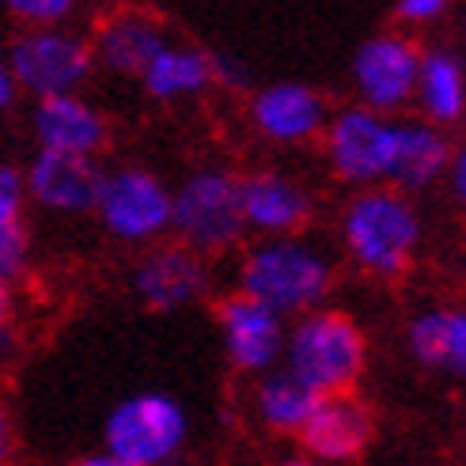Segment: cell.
I'll use <instances>...</instances> for the list:
<instances>
[{
    "label": "cell",
    "instance_id": "cell-22",
    "mask_svg": "<svg viewBox=\"0 0 466 466\" xmlns=\"http://www.w3.org/2000/svg\"><path fill=\"white\" fill-rule=\"evenodd\" d=\"M319 402V394L308 390L296 376H289L285 368H273L266 376L254 380L250 387V417L254 425L269 436L296 440L299 429L308 425V417Z\"/></svg>",
    "mask_w": 466,
    "mask_h": 466
},
{
    "label": "cell",
    "instance_id": "cell-32",
    "mask_svg": "<svg viewBox=\"0 0 466 466\" xmlns=\"http://www.w3.org/2000/svg\"><path fill=\"white\" fill-rule=\"evenodd\" d=\"M12 315H15V289L0 285V334L12 326Z\"/></svg>",
    "mask_w": 466,
    "mask_h": 466
},
{
    "label": "cell",
    "instance_id": "cell-16",
    "mask_svg": "<svg viewBox=\"0 0 466 466\" xmlns=\"http://www.w3.org/2000/svg\"><path fill=\"white\" fill-rule=\"evenodd\" d=\"M99 178H103V167L96 159L54 156V152H35L31 163L23 167L27 201H35L42 213H54V217H91Z\"/></svg>",
    "mask_w": 466,
    "mask_h": 466
},
{
    "label": "cell",
    "instance_id": "cell-17",
    "mask_svg": "<svg viewBox=\"0 0 466 466\" xmlns=\"http://www.w3.org/2000/svg\"><path fill=\"white\" fill-rule=\"evenodd\" d=\"M87 42H91V61L99 68H106L110 76L137 80L148 68V61L171 42V35L152 12L118 8L99 23Z\"/></svg>",
    "mask_w": 466,
    "mask_h": 466
},
{
    "label": "cell",
    "instance_id": "cell-5",
    "mask_svg": "<svg viewBox=\"0 0 466 466\" xmlns=\"http://www.w3.org/2000/svg\"><path fill=\"white\" fill-rule=\"evenodd\" d=\"M186 444L190 410L171 390H133L103 421V448L133 466H171Z\"/></svg>",
    "mask_w": 466,
    "mask_h": 466
},
{
    "label": "cell",
    "instance_id": "cell-6",
    "mask_svg": "<svg viewBox=\"0 0 466 466\" xmlns=\"http://www.w3.org/2000/svg\"><path fill=\"white\" fill-rule=\"evenodd\" d=\"M91 217L114 243L156 247L171 236V186L141 163L103 171Z\"/></svg>",
    "mask_w": 466,
    "mask_h": 466
},
{
    "label": "cell",
    "instance_id": "cell-29",
    "mask_svg": "<svg viewBox=\"0 0 466 466\" xmlns=\"http://www.w3.org/2000/svg\"><path fill=\"white\" fill-rule=\"evenodd\" d=\"M19 103V87H15V76H12V65H8V50L0 42V114L12 110Z\"/></svg>",
    "mask_w": 466,
    "mask_h": 466
},
{
    "label": "cell",
    "instance_id": "cell-4",
    "mask_svg": "<svg viewBox=\"0 0 466 466\" xmlns=\"http://www.w3.org/2000/svg\"><path fill=\"white\" fill-rule=\"evenodd\" d=\"M171 236L201 258L239 250L247 224L239 213V175L224 167H194L171 186Z\"/></svg>",
    "mask_w": 466,
    "mask_h": 466
},
{
    "label": "cell",
    "instance_id": "cell-13",
    "mask_svg": "<svg viewBox=\"0 0 466 466\" xmlns=\"http://www.w3.org/2000/svg\"><path fill=\"white\" fill-rule=\"evenodd\" d=\"M239 213L247 236L258 239H285L304 236L315 220V194L304 178L281 167H262L239 175Z\"/></svg>",
    "mask_w": 466,
    "mask_h": 466
},
{
    "label": "cell",
    "instance_id": "cell-30",
    "mask_svg": "<svg viewBox=\"0 0 466 466\" xmlns=\"http://www.w3.org/2000/svg\"><path fill=\"white\" fill-rule=\"evenodd\" d=\"M15 455V421L8 410H0V466H8Z\"/></svg>",
    "mask_w": 466,
    "mask_h": 466
},
{
    "label": "cell",
    "instance_id": "cell-19",
    "mask_svg": "<svg viewBox=\"0 0 466 466\" xmlns=\"http://www.w3.org/2000/svg\"><path fill=\"white\" fill-rule=\"evenodd\" d=\"M406 353L432 376H466V311L459 304H432L406 322Z\"/></svg>",
    "mask_w": 466,
    "mask_h": 466
},
{
    "label": "cell",
    "instance_id": "cell-31",
    "mask_svg": "<svg viewBox=\"0 0 466 466\" xmlns=\"http://www.w3.org/2000/svg\"><path fill=\"white\" fill-rule=\"evenodd\" d=\"M73 466H133V462H126V459H118L114 451H106V448H96V451H87V455H80Z\"/></svg>",
    "mask_w": 466,
    "mask_h": 466
},
{
    "label": "cell",
    "instance_id": "cell-23",
    "mask_svg": "<svg viewBox=\"0 0 466 466\" xmlns=\"http://www.w3.org/2000/svg\"><path fill=\"white\" fill-rule=\"evenodd\" d=\"M80 0H5V12L19 23V31L38 27H68Z\"/></svg>",
    "mask_w": 466,
    "mask_h": 466
},
{
    "label": "cell",
    "instance_id": "cell-12",
    "mask_svg": "<svg viewBox=\"0 0 466 466\" xmlns=\"http://www.w3.org/2000/svg\"><path fill=\"white\" fill-rule=\"evenodd\" d=\"M247 118L250 129L273 148H308L322 137L326 118H330V103L311 84L277 80L250 91Z\"/></svg>",
    "mask_w": 466,
    "mask_h": 466
},
{
    "label": "cell",
    "instance_id": "cell-8",
    "mask_svg": "<svg viewBox=\"0 0 466 466\" xmlns=\"http://www.w3.org/2000/svg\"><path fill=\"white\" fill-rule=\"evenodd\" d=\"M319 145L330 175L349 190L387 186L394 163V118L368 110L360 103H345L330 110Z\"/></svg>",
    "mask_w": 466,
    "mask_h": 466
},
{
    "label": "cell",
    "instance_id": "cell-14",
    "mask_svg": "<svg viewBox=\"0 0 466 466\" xmlns=\"http://www.w3.org/2000/svg\"><path fill=\"white\" fill-rule=\"evenodd\" d=\"M376 440V413L357 390L326 394L315 402L308 425L299 429L296 444L299 455H308L322 466H353Z\"/></svg>",
    "mask_w": 466,
    "mask_h": 466
},
{
    "label": "cell",
    "instance_id": "cell-2",
    "mask_svg": "<svg viewBox=\"0 0 466 466\" xmlns=\"http://www.w3.org/2000/svg\"><path fill=\"white\" fill-rule=\"evenodd\" d=\"M334 281V254L308 236L258 239L239 254L236 266V292L258 299L285 322L330 304Z\"/></svg>",
    "mask_w": 466,
    "mask_h": 466
},
{
    "label": "cell",
    "instance_id": "cell-18",
    "mask_svg": "<svg viewBox=\"0 0 466 466\" xmlns=\"http://www.w3.org/2000/svg\"><path fill=\"white\" fill-rule=\"evenodd\" d=\"M455 156V141L448 129H436L417 114L394 118V163L387 186L402 190L410 198L432 190L444 182V171Z\"/></svg>",
    "mask_w": 466,
    "mask_h": 466
},
{
    "label": "cell",
    "instance_id": "cell-7",
    "mask_svg": "<svg viewBox=\"0 0 466 466\" xmlns=\"http://www.w3.org/2000/svg\"><path fill=\"white\" fill-rule=\"evenodd\" d=\"M8 65L19 87V99H57V96H80L84 84L96 73L91 61V42L73 27H38V31H15L5 42Z\"/></svg>",
    "mask_w": 466,
    "mask_h": 466
},
{
    "label": "cell",
    "instance_id": "cell-11",
    "mask_svg": "<svg viewBox=\"0 0 466 466\" xmlns=\"http://www.w3.org/2000/svg\"><path fill=\"white\" fill-rule=\"evenodd\" d=\"M285 330L289 322L281 315L243 292H228L217 304V334L224 360L247 380H258L266 371L281 368Z\"/></svg>",
    "mask_w": 466,
    "mask_h": 466
},
{
    "label": "cell",
    "instance_id": "cell-26",
    "mask_svg": "<svg viewBox=\"0 0 466 466\" xmlns=\"http://www.w3.org/2000/svg\"><path fill=\"white\" fill-rule=\"evenodd\" d=\"M23 213H27V186H23V167L0 159V231L23 224Z\"/></svg>",
    "mask_w": 466,
    "mask_h": 466
},
{
    "label": "cell",
    "instance_id": "cell-1",
    "mask_svg": "<svg viewBox=\"0 0 466 466\" xmlns=\"http://www.w3.org/2000/svg\"><path fill=\"white\" fill-rule=\"evenodd\" d=\"M345 262L371 281H399L421 254L425 220L417 201L394 186L353 190L338 217Z\"/></svg>",
    "mask_w": 466,
    "mask_h": 466
},
{
    "label": "cell",
    "instance_id": "cell-24",
    "mask_svg": "<svg viewBox=\"0 0 466 466\" xmlns=\"http://www.w3.org/2000/svg\"><path fill=\"white\" fill-rule=\"evenodd\" d=\"M31 228L27 220L0 231V285L15 289L31 269Z\"/></svg>",
    "mask_w": 466,
    "mask_h": 466
},
{
    "label": "cell",
    "instance_id": "cell-20",
    "mask_svg": "<svg viewBox=\"0 0 466 466\" xmlns=\"http://www.w3.org/2000/svg\"><path fill=\"white\" fill-rule=\"evenodd\" d=\"M417 118H425L436 129H451L466 114V65L462 54L451 46H429L417 61L413 84Z\"/></svg>",
    "mask_w": 466,
    "mask_h": 466
},
{
    "label": "cell",
    "instance_id": "cell-25",
    "mask_svg": "<svg viewBox=\"0 0 466 466\" xmlns=\"http://www.w3.org/2000/svg\"><path fill=\"white\" fill-rule=\"evenodd\" d=\"M455 8V0H394V23L399 31H429L436 23H444Z\"/></svg>",
    "mask_w": 466,
    "mask_h": 466
},
{
    "label": "cell",
    "instance_id": "cell-3",
    "mask_svg": "<svg viewBox=\"0 0 466 466\" xmlns=\"http://www.w3.org/2000/svg\"><path fill=\"white\" fill-rule=\"evenodd\" d=\"M281 368L319 399L357 390L368 371V334L345 308L322 304L289 319Z\"/></svg>",
    "mask_w": 466,
    "mask_h": 466
},
{
    "label": "cell",
    "instance_id": "cell-9",
    "mask_svg": "<svg viewBox=\"0 0 466 466\" xmlns=\"http://www.w3.org/2000/svg\"><path fill=\"white\" fill-rule=\"evenodd\" d=\"M417 61H421V46L406 31H380L360 50L353 54L349 65V80H353L357 103L387 114V118H402L413 106V84H417Z\"/></svg>",
    "mask_w": 466,
    "mask_h": 466
},
{
    "label": "cell",
    "instance_id": "cell-27",
    "mask_svg": "<svg viewBox=\"0 0 466 466\" xmlns=\"http://www.w3.org/2000/svg\"><path fill=\"white\" fill-rule=\"evenodd\" d=\"M208 68H213V84L224 87V91H236V96H247V87H250V68L239 61V57H231V54H208Z\"/></svg>",
    "mask_w": 466,
    "mask_h": 466
},
{
    "label": "cell",
    "instance_id": "cell-10",
    "mask_svg": "<svg viewBox=\"0 0 466 466\" xmlns=\"http://www.w3.org/2000/svg\"><path fill=\"white\" fill-rule=\"evenodd\" d=\"M129 289L137 304L152 315H175L182 308H194L213 289V269L208 258L194 254L182 243H156L137 258L129 273Z\"/></svg>",
    "mask_w": 466,
    "mask_h": 466
},
{
    "label": "cell",
    "instance_id": "cell-28",
    "mask_svg": "<svg viewBox=\"0 0 466 466\" xmlns=\"http://www.w3.org/2000/svg\"><path fill=\"white\" fill-rule=\"evenodd\" d=\"M444 186H448L451 201H459V205L466 201V152H462V148H455V156H451V163H448Z\"/></svg>",
    "mask_w": 466,
    "mask_h": 466
},
{
    "label": "cell",
    "instance_id": "cell-15",
    "mask_svg": "<svg viewBox=\"0 0 466 466\" xmlns=\"http://www.w3.org/2000/svg\"><path fill=\"white\" fill-rule=\"evenodd\" d=\"M31 137H35V152L99 159L110 145V122L84 96H57V99H38L31 106Z\"/></svg>",
    "mask_w": 466,
    "mask_h": 466
},
{
    "label": "cell",
    "instance_id": "cell-21",
    "mask_svg": "<svg viewBox=\"0 0 466 466\" xmlns=\"http://www.w3.org/2000/svg\"><path fill=\"white\" fill-rule=\"evenodd\" d=\"M137 84L145 87V96L152 103H190L198 96H205L213 87V68H208V54L198 46H182V42H167L163 50L148 61V68Z\"/></svg>",
    "mask_w": 466,
    "mask_h": 466
},
{
    "label": "cell",
    "instance_id": "cell-33",
    "mask_svg": "<svg viewBox=\"0 0 466 466\" xmlns=\"http://www.w3.org/2000/svg\"><path fill=\"white\" fill-rule=\"evenodd\" d=\"M266 466H322V462H315V459H308V455L292 451V455H281V459H273V462H266Z\"/></svg>",
    "mask_w": 466,
    "mask_h": 466
}]
</instances>
